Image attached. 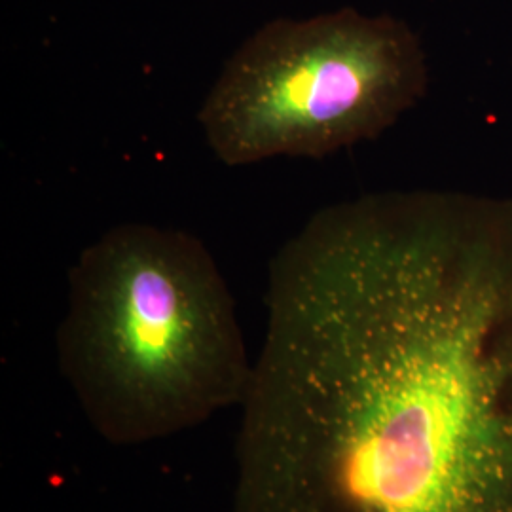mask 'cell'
Returning a JSON list of instances; mask_svg holds the SVG:
<instances>
[{"mask_svg":"<svg viewBox=\"0 0 512 512\" xmlns=\"http://www.w3.org/2000/svg\"><path fill=\"white\" fill-rule=\"evenodd\" d=\"M264 302L230 512H512V198L329 205Z\"/></svg>","mask_w":512,"mask_h":512,"instance_id":"1","label":"cell"},{"mask_svg":"<svg viewBox=\"0 0 512 512\" xmlns=\"http://www.w3.org/2000/svg\"><path fill=\"white\" fill-rule=\"evenodd\" d=\"M427 90V54L406 21L338 8L258 27L222 65L198 120L228 167L323 160L380 137Z\"/></svg>","mask_w":512,"mask_h":512,"instance_id":"3","label":"cell"},{"mask_svg":"<svg viewBox=\"0 0 512 512\" xmlns=\"http://www.w3.org/2000/svg\"><path fill=\"white\" fill-rule=\"evenodd\" d=\"M55 351L88 425L114 446L241 408L255 365L203 241L145 222L118 224L78 255Z\"/></svg>","mask_w":512,"mask_h":512,"instance_id":"2","label":"cell"}]
</instances>
